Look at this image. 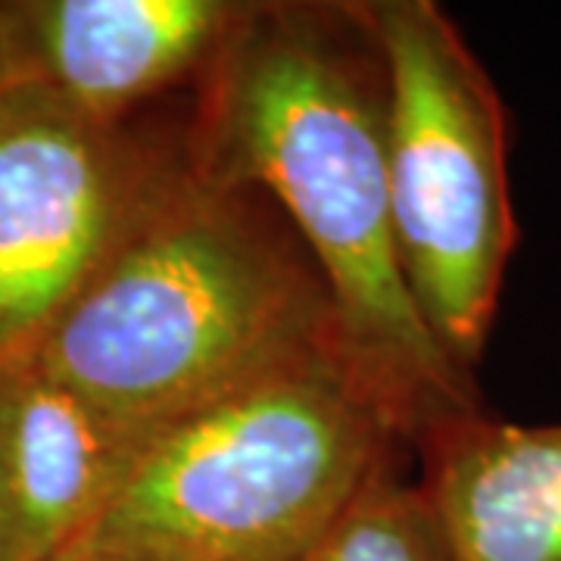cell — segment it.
Instances as JSON below:
<instances>
[{
	"label": "cell",
	"instance_id": "52a82bcc",
	"mask_svg": "<svg viewBox=\"0 0 561 561\" xmlns=\"http://www.w3.org/2000/svg\"><path fill=\"white\" fill-rule=\"evenodd\" d=\"M241 10L234 0H13L32 81L106 125L201 79Z\"/></svg>",
	"mask_w": 561,
	"mask_h": 561
},
{
	"label": "cell",
	"instance_id": "3957f363",
	"mask_svg": "<svg viewBox=\"0 0 561 561\" xmlns=\"http://www.w3.org/2000/svg\"><path fill=\"white\" fill-rule=\"evenodd\" d=\"M397 443L337 353L297 362L153 437L76 546L125 561H309Z\"/></svg>",
	"mask_w": 561,
	"mask_h": 561
},
{
	"label": "cell",
	"instance_id": "5b68a950",
	"mask_svg": "<svg viewBox=\"0 0 561 561\" xmlns=\"http://www.w3.org/2000/svg\"><path fill=\"white\" fill-rule=\"evenodd\" d=\"M181 169L41 81L0 94V365L35 353Z\"/></svg>",
	"mask_w": 561,
	"mask_h": 561
},
{
	"label": "cell",
	"instance_id": "30bf717a",
	"mask_svg": "<svg viewBox=\"0 0 561 561\" xmlns=\"http://www.w3.org/2000/svg\"><path fill=\"white\" fill-rule=\"evenodd\" d=\"M28 79L32 76H28V62H25V50H22L13 0H0V94Z\"/></svg>",
	"mask_w": 561,
	"mask_h": 561
},
{
	"label": "cell",
	"instance_id": "7a4b0ae2",
	"mask_svg": "<svg viewBox=\"0 0 561 561\" xmlns=\"http://www.w3.org/2000/svg\"><path fill=\"white\" fill-rule=\"evenodd\" d=\"M328 353L341 356L316 265L256 194L206 184L184 160L28 356L147 446L247 383Z\"/></svg>",
	"mask_w": 561,
	"mask_h": 561
},
{
	"label": "cell",
	"instance_id": "6da1fadb",
	"mask_svg": "<svg viewBox=\"0 0 561 561\" xmlns=\"http://www.w3.org/2000/svg\"><path fill=\"white\" fill-rule=\"evenodd\" d=\"M184 147L206 184L265 194L334 312L337 350L400 443L483 409L402 278L383 150V62L362 3H243L197 79Z\"/></svg>",
	"mask_w": 561,
	"mask_h": 561
},
{
	"label": "cell",
	"instance_id": "277c9868",
	"mask_svg": "<svg viewBox=\"0 0 561 561\" xmlns=\"http://www.w3.org/2000/svg\"><path fill=\"white\" fill-rule=\"evenodd\" d=\"M383 62V150L402 278L446 356L474 371L518 247L508 110L434 0H368Z\"/></svg>",
	"mask_w": 561,
	"mask_h": 561
},
{
	"label": "cell",
	"instance_id": "7c38bea8",
	"mask_svg": "<svg viewBox=\"0 0 561 561\" xmlns=\"http://www.w3.org/2000/svg\"><path fill=\"white\" fill-rule=\"evenodd\" d=\"M0 561H3V537H0Z\"/></svg>",
	"mask_w": 561,
	"mask_h": 561
},
{
	"label": "cell",
	"instance_id": "9c48e42d",
	"mask_svg": "<svg viewBox=\"0 0 561 561\" xmlns=\"http://www.w3.org/2000/svg\"><path fill=\"white\" fill-rule=\"evenodd\" d=\"M309 561H453L419 483L381 468Z\"/></svg>",
	"mask_w": 561,
	"mask_h": 561
},
{
	"label": "cell",
	"instance_id": "8992f818",
	"mask_svg": "<svg viewBox=\"0 0 561 561\" xmlns=\"http://www.w3.org/2000/svg\"><path fill=\"white\" fill-rule=\"evenodd\" d=\"M140 449L32 356L0 365L3 561H50L76 546L116 500Z\"/></svg>",
	"mask_w": 561,
	"mask_h": 561
},
{
	"label": "cell",
	"instance_id": "8fae6325",
	"mask_svg": "<svg viewBox=\"0 0 561 561\" xmlns=\"http://www.w3.org/2000/svg\"><path fill=\"white\" fill-rule=\"evenodd\" d=\"M50 561H125L116 559V556H103V552H91V549H79V546H72V549H66L60 552L57 559Z\"/></svg>",
	"mask_w": 561,
	"mask_h": 561
},
{
	"label": "cell",
	"instance_id": "ba28073f",
	"mask_svg": "<svg viewBox=\"0 0 561 561\" xmlns=\"http://www.w3.org/2000/svg\"><path fill=\"white\" fill-rule=\"evenodd\" d=\"M419 453V486L453 561H561V424L478 409Z\"/></svg>",
	"mask_w": 561,
	"mask_h": 561
}]
</instances>
